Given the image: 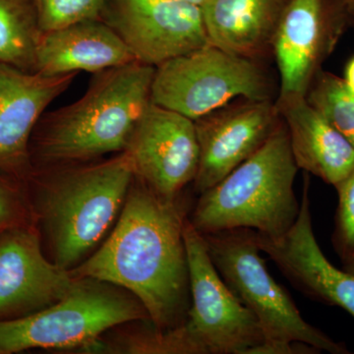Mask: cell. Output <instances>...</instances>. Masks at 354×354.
<instances>
[{"instance_id":"cell-10","label":"cell","mask_w":354,"mask_h":354,"mask_svg":"<svg viewBox=\"0 0 354 354\" xmlns=\"http://www.w3.org/2000/svg\"><path fill=\"white\" fill-rule=\"evenodd\" d=\"M100 19L155 68L209 44L201 6L180 0H106Z\"/></svg>"},{"instance_id":"cell-16","label":"cell","mask_w":354,"mask_h":354,"mask_svg":"<svg viewBox=\"0 0 354 354\" xmlns=\"http://www.w3.org/2000/svg\"><path fill=\"white\" fill-rule=\"evenodd\" d=\"M279 116L288 129L298 169L335 186L354 169V147L304 95L278 97Z\"/></svg>"},{"instance_id":"cell-15","label":"cell","mask_w":354,"mask_h":354,"mask_svg":"<svg viewBox=\"0 0 354 354\" xmlns=\"http://www.w3.org/2000/svg\"><path fill=\"white\" fill-rule=\"evenodd\" d=\"M76 75L46 76L0 62V167L24 164L35 125Z\"/></svg>"},{"instance_id":"cell-12","label":"cell","mask_w":354,"mask_h":354,"mask_svg":"<svg viewBox=\"0 0 354 354\" xmlns=\"http://www.w3.org/2000/svg\"><path fill=\"white\" fill-rule=\"evenodd\" d=\"M199 167L195 191L201 194L264 145L281 122L272 100L242 99L195 120Z\"/></svg>"},{"instance_id":"cell-14","label":"cell","mask_w":354,"mask_h":354,"mask_svg":"<svg viewBox=\"0 0 354 354\" xmlns=\"http://www.w3.org/2000/svg\"><path fill=\"white\" fill-rule=\"evenodd\" d=\"M259 235L261 251L305 295L346 310L354 318V274L335 267L316 241L310 213L309 183L305 178L300 211L295 225L283 236Z\"/></svg>"},{"instance_id":"cell-2","label":"cell","mask_w":354,"mask_h":354,"mask_svg":"<svg viewBox=\"0 0 354 354\" xmlns=\"http://www.w3.org/2000/svg\"><path fill=\"white\" fill-rule=\"evenodd\" d=\"M155 67L131 62L99 72L78 101L46 118L39 138L46 162H78L124 152L150 106Z\"/></svg>"},{"instance_id":"cell-25","label":"cell","mask_w":354,"mask_h":354,"mask_svg":"<svg viewBox=\"0 0 354 354\" xmlns=\"http://www.w3.org/2000/svg\"><path fill=\"white\" fill-rule=\"evenodd\" d=\"M344 1H346V6H348L351 17H353L354 14V0H344Z\"/></svg>"},{"instance_id":"cell-9","label":"cell","mask_w":354,"mask_h":354,"mask_svg":"<svg viewBox=\"0 0 354 354\" xmlns=\"http://www.w3.org/2000/svg\"><path fill=\"white\" fill-rule=\"evenodd\" d=\"M349 24L351 15L344 0H288L272 43L279 97H306Z\"/></svg>"},{"instance_id":"cell-19","label":"cell","mask_w":354,"mask_h":354,"mask_svg":"<svg viewBox=\"0 0 354 354\" xmlns=\"http://www.w3.org/2000/svg\"><path fill=\"white\" fill-rule=\"evenodd\" d=\"M41 32L34 0H0V62L34 70Z\"/></svg>"},{"instance_id":"cell-28","label":"cell","mask_w":354,"mask_h":354,"mask_svg":"<svg viewBox=\"0 0 354 354\" xmlns=\"http://www.w3.org/2000/svg\"><path fill=\"white\" fill-rule=\"evenodd\" d=\"M351 25L354 26V14L353 15V17H351Z\"/></svg>"},{"instance_id":"cell-22","label":"cell","mask_w":354,"mask_h":354,"mask_svg":"<svg viewBox=\"0 0 354 354\" xmlns=\"http://www.w3.org/2000/svg\"><path fill=\"white\" fill-rule=\"evenodd\" d=\"M334 187L339 202L332 243L342 264L346 265L354 261V169Z\"/></svg>"},{"instance_id":"cell-6","label":"cell","mask_w":354,"mask_h":354,"mask_svg":"<svg viewBox=\"0 0 354 354\" xmlns=\"http://www.w3.org/2000/svg\"><path fill=\"white\" fill-rule=\"evenodd\" d=\"M111 286L94 279L76 278L59 301L29 315L0 320V354L86 348L111 328L150 320L136 297Z\"/></svg>"},{"instance_id":"cell-13","label":"cell","mask_w":354,"mask_h":354,"mask_svg":"<svg viewBox=\"0 0 354 354\" xmlns=\"http://www.w3.org/2000/svg\"><path fill=\"white\" fill-rule=\"evenodd\" d=\"M75 279L44 257L32 230L11 228L0 235V320L29 315L59 301Z\"/></svg>"},{"instance_id":"cell-26","label":"cell","mask_w":354,"mask_h":354,"mask_svg":"<svg viewBox=\"0 0 354 354\" xmlns=\"http://www.w3.org/2000/svg\"><path fill=\"white\" fill-rule=\"evenodd\" d=\"M180 1L188 2V3L195 4V6H202L206 2V0H180Z\"/></svg>"},{"instance_id":"cell-5","label":"cell","mask_w":354,"mask_h":354,"mask_svg":"<svg viewBox=\"0 0 354 354\" xmlns=\"http://www.w3.org/2000/svg\"><path fill=\"white\" fill-rule=\"evenodd\" d=\"M134 177L127 152L57 177L41 202L55 264L71 271L82 262L122 209Z\"/></svg>"},{"instance_id":"cell-20","label":"cell","mask_w":354,"mask_h":354,"mask_svg":"<svg viewBox=\"0 0 354 354\" xmlns=\"http://www.w3.org/2000/svg\"><path fill=\"white\" fill-rule=\"evenodd\" d=\"M306 99L354 147V93L344 78L321 70Z\"/></svg>"},{"instance_id":"cell-7","label":"cell","mask_w":354,"mask_h":354,"mask_svg":"<svg viewBox=\"0 0 354 354\" xmlns=\"http://www.w3.org/2000/svg\"><path fill=\"white\" fill-rule=\"evenodd\" d=\"M268 74L251 58L208 44L156 67L151 101L192 120L235 100H272Z\"/></svg>"},{"instance_id":"cell-4","label":"cell","mask_w":354,"mask_h":354,"mask_svg":"<svg viewBox=\"0 0 354 354\" xmlns=\"http://www.w3.org/2000/svg\"><path fill=\"white\" fill-rule=\"evenodd\" d=\"M218 274L260 324L264 342L250 354H348L342 342L310 325L261 257L259 235L249 228L202 234Z\"/></svg>"},{"instance_id":"cell-27","label":"cell","mask_w":354,"mask_h":354,"mask_svg":"<svg viewBox=\"0 0 354 354\" xmlns=\"http://www.w3.org/2000/svg\"><path fill=\"white\" fill-rule=\"evenodd\" d=\"M344 269L346 271L351 272V274H354V261L353 262L348 263V264L344 265Z\"/></svg>"},{"instance_id":"cell-1","label":"cell","mask_w":354,"mask_h":354,"mask_svg":"<svg viewBox=\"0 0 354 354\" xmlns=\"http://www.w3.org/2000/svg\"><path fill=\"white\" fill-rule=\"evenodd\" d=\"M186 218L178 199L158 196L137 178L109 239L70 272L127 290L156 329L179 327L190 308Z\"/></svg>"},{"instance_id":"cell-21","label":"cell","mask_w":354,"mask_h":354,"mask_svg":"<svg viewBox=\"0 0 354 354\" xmlns=\"http://www.w3.org/2000/svg\"><path fill=\"white\" fill-rule=\"evenodd\" d=\"M106 0H34L37 19L41 32L69 26L101 20Z\"/></svg>"},{"instance_id":"cell-18","label":"cell","mask_w":354,"mask_h":354,"mask_svg":"<svg viewBox=\"0 0 354 354\" xmlns=\"http://www.w3.org/2000/svg\"><path fill=\"white\" fill-rule=\"evenodd\" d=\"M288 0H206L201 6L209 44L255 59L272 50Z\"/></svg>"},{"instance_id":"cell-8","label":"cell","mask_w":354,"mask_h":354,"mask_svg":"<svg viewBox=\"0 0 354 354\" xmlns=\"http://www.w3.org/2000/svg\"><path fill=\"white\" fill-rule=\"evenodd\" d=\"M191 306L179 326L192 354H250L264 342L257 319L225 283L209 257L204 237L184 225Z\"/></svg>"},{"instance_id":"cell-24","label":"cell","mask_w":354,"mask_h":354,"mask_svg":"<svg viewBox=\"0 0 354 354\" xmlns=\"http://www.w3.org/2000/svg\"><path fill=\"white\" fill-rule=\"evenodd\" d=\"M346 85L354 93V57L346 64L344 70V78Z\"/></svg>"},{"instance_id":"cell-17","label":"cell","mask_w":354,"mask_h":354,"mask_svg":"<svg viewBox=\"0 0 354 354\" xmlns=\"http://www.w3.org/2000/svg\"><path fill=\"white\" fill-rule=\"evenodd\" d=\"M137 62L118 35L102 20L39 35L34 71L46 76L99 73Z\"/></svg>"},{"instance_id":"cell-3","label":"cell","mask_w":354,"mask_h":354,"mask_svg":"<svg viewBox=\"0 0 354 354\" xmlns=\"http://www.w3.org/2000/svg\"><path fill=\"white\" fill-rule=\"evenodd\" d=\"M298 169L281 118L252 157L200 194L188 220L201 234L249 228L268 239H279L299 214L293 190Z\"/></svg>"},{"instance_id":"cell-23","label":"cell","mask_w":354,"mask_h":354,"mask_svg":"<svg viewBox=\"0 0 354 354\" xmlns=\"http://www.w3.org/2000/svg\"><path fill=\"white\" fill-rule=\"evenodd\" d=\"M14 218V204L12 198L0 183V230L8 227Z\"/></svg>"},{"instance_id":"cell-11","label":"cell","mask_w":354,"mask_h":354,"mask_svg":"<svg viewBox=\"0 0 354 354\" xmlns=\"http://www.w3.org/2000/svg\"><path fill=\"white\" fill-rule=\"evenodd\" d=\"M124 152L136 178L158 196L177 200L199 167L194 120L151 102Z\"/></svg>"}]
</instances>
